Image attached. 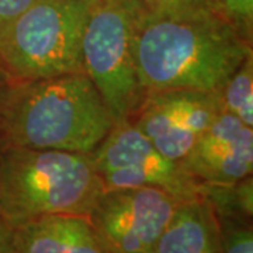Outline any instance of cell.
<instances>
[{
  "instance_id": "2e32d148",
  "label": "cell",
  "mask_w": 253,
  "mask_h": 253,
  "mask_svg": "<svg viewBox=\"0 0 253 253\" xmlns=\"http://www.w3.org/2000/svg\"><path fill=\"white\" fill-rule=\"evenodd\" d=\"M214 6L245 40L253 42V0H214Z\"/></svg>"
},
{
  "instance_id": "ffe728a7",
  "label": "cell",
  "mask_w": 253,
  "mask_h": 253,
  "mask_svg": "<svg viewBox=\"0 0 253 253\" xmlns=\"http://www.w3.org/2000/svg\"><path fill=\"white\" fill-rule=\"evenodd\" d=\"M3 148H4V144H3V141L0 139V154H1V151H3Z\"/></svg>"
},
{
  "instance_id": "3957f363",
  "label": "cell",
  "mask_w": 253,
  "mask_h": 253,
  "mask_svg": "<svg viewBox=\"0 0 253 253\" xmlns=\"http://www.w3.org/2000/svg\"><path fill=\"white\" fill-rule=\"evenodd\" d=\"M104 184L90 154L4 146L0 215L16 229L49 215L87 217Z\"/></svg>"
},
{
  "instance_id": "d6986e66",
  "label": "cell",
  "mask_w": 253,
  "mask_h": 253,
  "mask_svg": "<svg viewBox=\"0 0 253 253\" xmlns=\"http://www.w3.org/2000/svg\"><path fill=\"white\" fill-rule=\"evenodd\" d=\"M9 86V81H7V78L4 76V73L3 71L0 69V100L3 97V94H4V91H6V87Z\"/></svg>"
},
{
  "instance_id": "44dd1931",
  "label": "cell",
  "mask_w": 253,
  "mask_h": 253,
  "mask_svg": "<svg viewBox=\"0 0 253 253\" xmlns=\"http://www.w3.org/2000/svg\"><path fill=\"white\" fill-rule=\"evenodd\" d=\"M11 253H13V252H11Z\"/></svg>"
},
{
  "instance_id": "277c9868",
  "label": "cell",
  "mask_w": 253,
  "mask_h": 253,
  "mask_svg": "<svg viewBox=\"0 0 253 253\" xmlns=\"http://www.w3.org/2000/svg\"><path fill=\"white\" fill-rule=\"evenodd\" d=\"M99 0H33L0 31L9 83L84 72L82 38Z\"/></svg>"
},
{
  "instance_id": "5bb4252c",
  "label": "cell",
  "mask_w": 253,
  "mask_h": 253,
  "mask_svg": "<svg viewBox=\"0 0 253 253\" xmlns=\"http://www.w3.org/2000/svg\"><path fill=\"white\" fill-rule=\"evenodd\" d=\"M217 219L219 253H253L252 218L217 215Z\"/></svg>"
},
{
  "instance_id": "5b68a950",
  "label": "cell",
  "mask_w": 253,
  "mask_h": 253,
  "mask_svg": "<svg viewBox=\"0 0 253 253\" xmlns=\"http://www.w3.org/2000/svg\"><path fill=\"white\" fill-rule=\"evenodd\" d=\"M142 16L136 0H99L82 38L83 71L116 121L131 118L145 96L134 58V38Z\"/></svg>"
},
{
  "instance_id": "4fadbf2b",
  "label": "cell",
  "mask_w": 253,
  "mask_h": 253,
  "mask_svg": "<svg viewBox=\"0 0 253 253\" xmlns=\"http://www.w3.org/2000/svg\"><path fill=\"white\" fill-rule=\"evenodd\" d=\"M200 196L211 204L217 215L253 217L252 176L229 184H200Z\"/></svg>"
},
{
  "instance_id": "7c38bea8",
  "label": "cell",
  "mask_w": 253,
  "mask_h": 253,
  "mask_svg": "<svg viewBox=\"0 0 253 253\" xmlns=\"http://www.w3.org/2000/svg\"><path fill=\"white\" fill-rule=\"evenodd\" d=\"M218 96L222 111L253 128V54L226 79Z\"/></svg>"
},
{
  "instance_id": "ac0fdd59",
  "label": "cell",
  "mask_w": 253,
  "mask_h": 253,
  "mask_svg": "<svg viewBox=\"0 0 253 253\" xmlns=\"http://www.w3.org/2000/svg\"><path fill=\"white\" fill-rule=\"evenodd\" d=\"M13 252V229L0 215V253Z\"/></svg>"
},
{
  "instance_id": "ba28073f",
  "label": "cell",
  "mask_w": 253,
  "mask_h": 253,
  "mask_svg": "<svg viewBox=\"0 0 253 253\" xmlns=\"http://www.w3.org/2000/svg\"><path fill=\"white\" fill-rule=\"evenodd\" d=\"M221 111L218 93L149 91L128 120L163 156L180 163Z\"/></svg>"
},
{
  "instance_id": "8992f818",
  "label": "cell",
  "mask_w": 253,
  "mask_h": 253,
  "mask_svg": "<svg viewBox=\"0 0 253 253\" xmlns=\"http://www.w3.org/2000/svg\"><path fill=\"white\" fill-rule=\"evenodd\" d=\"M104 189L156 187L180 201L200 197V183L163 156L129 120L116 121L90 154Z\"/></svg>"
},
{
  "instance_id": "52a82bcc",
  "label": "cell",
  "mask_w": 253,
  "mask_h": 253,
  "mask_svg": "<svg viewBox=\"0 0 253 253\" xmlns=\"http://www.w3.org/2000/svg\"><path fill=\"white\" fill-rule=\"evenodd\" d=\"M180 203L156 187L104 189L87 219L109 253H154Z\"/></svg>"
},
{
  "instance_id": "6da1fadb",
  "label": "cell",
  "mask_w": 253,
  "mask_h": 253,
  "mask_svg": "<svg viewBox=\"0 0 253 253\" xmlns=\"http://www.w3.org/2000/svg\"><path fill=\"white\" fill-rule=\"evenodd\" d=\"M251 54L253 42L215 10L173 17L144 14L134 38L136 72L145 93H218Z\"/></svg>"
},
{
  "instance_id": "e0dca14e",
  "label": "cell",
  "mask_w": 253,
  "mask_h": 253,
  "mask_svg": "<svg viewBox=\"0 0 253 253\" xmlns=\"http://www.w3.org/2000/svg\"><path fill=\"white\" fill-rule=\"evenodd\" d=\"M33 0H0V31L16 18Z\"/></svg>"
},
{
  "instance_id": "9a60e30c",
  "label": "cell",
  "mask_w": 253,
  "mask_h": 253,
  "mask_svg": "<svg viewBox=\"0 0 253 253\" xmlns=\"http://www.w3.org/2000/svg\"><path fill=\"white\" fill-rule=\"evenodd\" d=\"M146 17H173L215 10L214 0H136Z\"/></svg>"
},
{
  "instance_id": "8fae6325",
  "label": "cell",
  "mask_w": 253,
  "mask_h": 253,
  "mask_svg": "<svg viewBox=\"0 0 253 253\" xmlns=\"http://www.w3.org/2000/svg\"><path fill=\"white\" fill-rule=\"evenodd\" d=\"M154 253H219L218 219L207 200L181 201Z\"/></svg>"
},
{
  "instance_id": "30bf717a",
  "label": "cell",
  "mask_w": 253,
  "mask_h": 253,
  "mask_svg": "<svg viewBox=\"0 0 253 253\" xmlns=\"http://www.w3.org/2000/svg\"><path fill=\"white\" fill-rule=\"evenodd\" d=\"M13 253H109L87 217L49 215L13 229Z\"/></svg>"
},
{
  "instance_id": "7a4b0ae2",
  "label": "cell",
  "mask_w": 253,
  "mask_h": 253,
  "mask_svg": "<svg viewBox=\"0 0 253 253\" xmlns=\"http://www.w3.org/2000/svg\"><path fill=\"white\" fill-rule=\"evenodd\" d=\"M114 124L84 72L9 83L0 100L4 146L91 154Z\"/></svg>"
},
{
  "instance_id": "9c48e42d",
  "label": "cell",
  "mask_w": 253,
  "mask_h": 253,
  "mask_svg": "<svg viewBox=\"0 0 253 253\" xmlns=\"http://www.w3.org/2000/svg\"><path fill=\"white\" fill-rule=\"evenodd\" d=\"M181 168L200 184H229L253 174V128L221 111Z\"/></svg>"
}]
</instances>
